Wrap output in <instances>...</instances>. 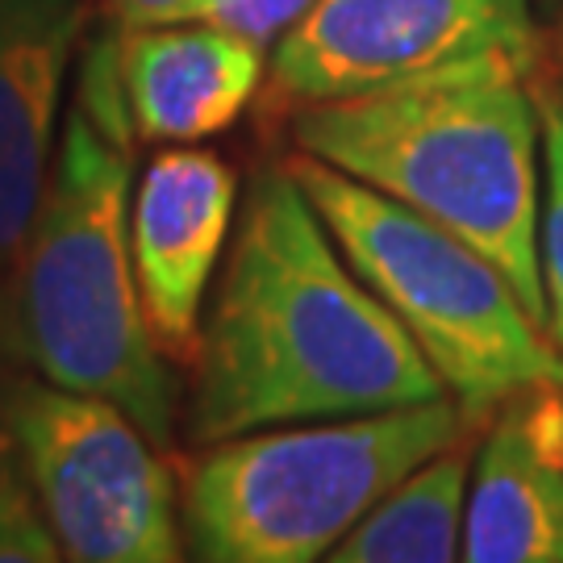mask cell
I'll return each instance as SVG.
<instances>
[{"label":"cell","instance_id":"1","mask_svg":"<svg viewBox=\"0 0 563 563\" xmlns=\"http://www.w3.org/2000/svg\"><path fill=\"white\" fill-rule=\"evenodd\" d=\"M451 397L360 280L297 176L263 167L192 355L188 443Z\"/></svg>","mask_w":563,"mask_h":563},{"label":"cell","instance_id":"2","mask_svg":"<svg viewBox=\"0 0 563 563\" xmlns=\"http://www.w3.org/2000/svg\"><path fill=\"white\" fill-rule=\"evenodd\" d=\"M130 121L118 42H92L18 263V322L42 380L121 405L167 446L180 384L146 325L134 272Z\"/></svg>","mask_w":563,"mask_h":563},{"label":"cell","instance_id":"3","mask_svg":"<svg viewBox=\"0 0 563 563\" xmlns=\"http://www.w3.org/2000/svg\"><path fill=\"white\" fill-rule=\"evenodd\" d=\"M534 76L455 71L292 109L297 151L409 205L497 263L547 325L539 218L543 121Z\"/></svg>","mask_w":563,"mask_h":563},{"label":"cell","instance_id":"4","mask_svg":"<svg viewBox=\"0 0 563 563\" xmlns=\"http://www.w3.org/2000/svg\"><path fill=\"white\" fill-rule=\"evenodd\" d=\"M455 397L251 430L205 446L184 481V543L205 563L325 560L388 488L476 434Z\"/></svg>","mask_w":563,"mask_h":563},{"label":"cell","instance_id":"5","mask_svg":"<svg viewBox=\"0 0 563 563\" xmlns=\"http://www.w3.org/2000/svg\"><path fill=\"white\" fill-rule=\"evenodd\" d=\"M288 172L346 263L397 313L467 413L493 418L518 393L563 388V346L488 255L305 151L288 159Z\"/></svg>","mask_w":563,"mask_h":563},{"label":"cell","instance_id":"6","mask_svg":"<svg viewBox=\"0 0 563 563\" xmlns=\"http://www.w3.org/2000/svg\"><path fill=\"white\" fill-rule=\"evenodd\" d=\"M9 426L63 560H184V488L121 405L21 376Z\"/></svg>","mask_w":563,"mask_h":563},{"label":"cell","instance_id":"7","mask_svg":"<svg viewBox=\"0 0 563 563\" xmlns=\"http://www.w3.org/2000/svg\"><path fill=\"white\" fill-rule=\"evenodd\" d=\"M530 0H313L272 46V88L292 104L346 101L455 71H539Z\"/></svg>","mask_w":563,"mask_h":563},{"label":"cell","instance_id":"8","mask_svg":"<svg viewBox=\"0 0 563 563\" xmlns=\"http://www.w3.org/2000/svg\"><path fill=\"white\" fill-rule=\"evenodd\" d=\"M239 176L205 146L159 151L139 180L130 242L146 325L172 363H192L201 339L205 288L234 225Z\"/></svg>","mask_w":563,"mask_h":563},{"label":"cell","instance_id":"9","mask_svg":"<svg viewBox=\"0 0 563 563\" xmlns=\"http://www.w3.org/2000/svg\"><path fill=\"white\" fill-rule=\"evenodd\" d=\"M80 0H0V284L18 280L38 213Z\"/></svg>","mask_w":563,"mask_h":563},{"label":"cell","instance_id":"10","mask_svg":"<svg viewBox=\"0 0 563 563\" xmlns=\"http://www.w3.org/2000/svg\"><path fill=\"white\" fill-rule=\"evenodd\" d=\"M555 393L530 388L493 409L472 460L463 551L467 563H563V460Z\"/></svg>","mask_w":563,"mask_h":563},{"label":"cell","instance_id":"11","mask_svg":"<svg viewBox=\"0 0 563 563\" xmlns=\"http://www.w3.org/2000/svg\"><path fill=\"white\" fill-rule=\"evenodd\" d=\"M118 51L130 118L151 142L222 134L263 80V46L209 21L125 30Z\"/></svg>","mask_w":563,"mask_h":563},{"label":"cell","instance_id":"12","mask_svg":"<svg viewBox=\"0 0 563 563\" xmlns=\"http://www.w3.org/2000/svg\"><path fill=\"white\" fill-rule=\"evenodd\" d=\"M472 439L443 446L388 488L325 555L334 563H451L463 551Z\"/></svg>","mask_w":563,"mask_h":563},{"label":"cell","instance_id":"13","mask_svg":"<svg viewBox=\"0 0 563 563\" xmlns=\"http://www.w3.org/2000/svg\"><path fill=\"white\" fill-rule=\"evenodd\" d=\"M534 101L543 121V218H539V260H543L547 334L563 346V84L543 67L534 71Z\"/></svg>","mask_w":563,"mask_h":563},{"label":"cell","instance_id":"14","mask_svg":"<svg viewBox=\"0 0 563 563\" xmlns=\"http://www.w3.org/2000/svg\"><path fill=\"white\" fill-rule=\"evenodd\" d=\"M63 547L42 514L34 484L25 476L18 446L0 460V563H55Z\"/></svg>","mask_w":563,"mask_h":563},{"label":"cell","instance_id":"15","mask_svg":"<svg viewBox=\"0 0 563 563\" xmlns=\"http://www.w3.org/2000/svg\"><path fill=\"white\" fill-rule=\"evenodd\" d=\"M309 4L313 0H201L197 21L222 25L255 46H276L301 21Z\"/></svg>","mask_w":563,"mask_h":563},{"label":"cell","instance_id":"16","mask_svg":"<svg viewBox=\"0 0 563 563\" xmlns=\"http://www.w3.org/2000/svg\"><path fill=\"white\" fill-rule=\"evenodd\" d=\"M25 342H21L18 322V280L0 284V460L13 446V426H9V409H13V393H18L21 376H25Z\"/></svg>","mask_w":563,"mask_h":563},{"label":"cell","instance_id":"17","mask_svg":"<svg viewBox=\"0 0 563 563\" xmlns=\"http://www.w3.org/2000/svg\"><path fill=\"white\" fill-rule=\"evenodd\" d=\"M109 18L118 21V30H151V25H180L197 21L201 0H104Z\"/></svg>","mask_w":563,"mask_h":563},{"label":"cell","instance_id":"18","mask_svg":"<svg viewBox=\"0 0 563 563\" xmlns=\"http://www.w3.org/2000/svg\"><path fill=\"white\" fill-rule=\"evenodd\" d=\"M543 71L551 76V80L563 84V4H560V18H555V30H551V38H547Z\"/></svg>","mask_w":563,"mask_h":563},{"label":"cell","instance_id":"19","mask_svg":"<svg viewBox=\"0 0 563 563\" xmlns=\"http://www.w3.org/2000/svg\"><path fill=\"white\" fill-rule=\"evenodd\" d=\"M551 418H555V446H560V460H563V388L555 393V409H551Z\"/></svg>","mask_w":563,"mask_h":563},{"label":"cell","instance_id":"20","mask_svg":"<svg viewBox=\"0 0 563 563\" xmlns=\"http://www.w3.org/2000/svg\"><path fill=\"white\" fill-rule=\"evenodd\" d=\"M555 4H563V0H555Z\"/></svg>","mask_w":563,"mask_h":563}]
</instances>
